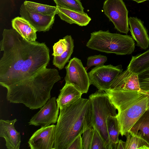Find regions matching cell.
Returning a JSON list of instances; mask_svg holds the SVG:
<instances>
[{
	"label": "cell",
	"instance_id": "cell-3",
	"mask_svg": "<svg viewBox=\"0 0 149 149\" xmlns=\"http://www.w3.org/2000/svg\"><path fill=\"white\" fill-rule=\"evenodd\" d=\"M118 111L116 116L120 134L125 136L142 115L149 109V92L128 90L105 91Z\"/></svg>",
	"mask_w": 149,
	"mask_h": 149
},
{
	"label": "cell",
	"instance_id": "cell-20",
	"mask_svg": "<svg viewBox=\"0 0 149 149\" xmlns=\"http://www.w3.org/2000/svg\"><path fill=\"white\" fill-rule=\"evenodd\" d=\"M149 143V109L140 117L129 130Z\"/></svg>",
	"mask_w": 149,
	"mask_h": 149
},
{
	"label": "cell",
	"instance_id": "cell-25",
	"mask_svg": "<svg viewBox=\"0 0 149 149\" xmlns=\"http://www.w3.org/2000/svg\"><path fill=\"white\" fill-rule=\"evenodd\" d=\"M83 143L84 149H90L94 133L91 118L85 119L83 122Z\"/></svg>",
	"mask_w": 149,
	"mask_h": 149
},
{
	"label": "cell",
	"instance_id": "cell-21",
	"mask_svg": "<svg viewBox=\"0 0 149 149\" xmlns=\"http://www.w3.org/2000/svg\"><path fill=\"white\" fill-rule=\"evenodd\" d=\"M106 123L111 149H116L120 134L117 119L115 116H109L107 118Z\"/></svg>",
	"mask_w": 149,
	"mask_h": 149
},
{
	"label": "cell",
	"instance_id": "cell-11",
	"mask_svg": "<svg viewBox=\"0 0 149 149\" xmlns=\"http://www.w3.org/2000/svg\"><path fill=\"white\" fill-rule=\"evenodd\" d=\"M56 125L41 127L32 135L28 141L31 149H54Z\"/></svg>",
	"mask_w": 149,
	"mask_h": 149
},
{
	"label": "cell",
	"instance_id": "cell-15",
	"mask_svg": "<svg viewBox=\"0 0 149 149\" xmlns=\"http://www.w3.org/2000/svg\"><path fill=\"white\" fill-rule=\"evenodd\" d=\"M128 21L132 37L136 42V45L143 49H147L149 46V36L143 22L134 17H129Z\"/></svg>",
	"mask_w": 149,
	"mask_h": 149
},
{
	"label": "cell",
	"instance_id": "cell-32",
	"mask_svg": "<svg viewBox=\"0 0 149 149\" xmlns=\"http://www.w3.org/2000/svg\"><path fill=\"white\" fill-rule=\"evenodd\" d=\"M125 142L120 140L117 144L116 149H125Z\"/></svg>",
	"mask_w": 149,
	"mask_h": 149
},
{
	"label": "cell",
	"instance_id": "cell-30",
	"mask_svg": "<svg viewBox=\"0 0 149 149\" xmlns=\"http://www.w3.org/2000/svg\"><path fill=\"white\" fill-rule=\"evenodd\" d=\"M67 48V42L64 38L60 39L53 46V52L52 55L54 56H59L65 51Z\"/></svg>",
	"mask_w": 149,
	"mask_h": 149
},
{
	"label": "cell",
	"instance_id": "cell-14",
	"mask_svg": "<svg viewBox=\"0 0 149 149\" xmlns=\"http://www.w3.org/2000/svg\"><path fill=\"white\" fill-rule=\"evenodd\" d=\"M109 90L141 91L138 74L132 72L127 68L116 77Z\"/></svg>",
	"mask_w": 149,
	"mask_h": 149
},
{
	"label": "cell",
	"instance_id": "cell-2",
	"mask_svg": "<svg viewBox=\"0 0 149 149\" xmlns=\"http://www.w3.org/2000/svg\"><path fill=\"white\" fill-rule=\"evenodd\" d=\"M61 80L57 69L46 68L6 87V99L10 103L22 104L31 109L41 108L51 98L55 84Z\"/></svg>",
	"mask_w": 149,
	"mask_h": 149
},
{
	"label": "cell",
	"instance_id": "cell-19",
	"mask_svg": "<svg viewBox=\"0 0 149 149\" xmlns=\"http://www.w3.org/2000/svg\"><path fill=\"white\" fill-rule=\"evenodd\" d=\"M127 68L139 74L149 69V49L142 54L132 56Z\"/></svg>",
	"mask_w": 149,
	"mask_h": 149
},
{
	"label": "cell",
	"instance_id": "cell-29",
	"mask_svg": "<svg viewBox=\"0 0 149 149\" xmlns=\"http://www.w3.org/2000/svg\"><path fill=\"white\" fill-rule=\"evenodd\" d=\"M141 90L149 91V69L138 74Z\"/></svg>",
	"mask_w": 149,
	"mask_h": 149
},
{
	"label": "cell",
	"instance_id": "cell-22",
	"mask_svg": "<svg viewBox=\"0 0 149 149\" xmlns=\"http://www.w3.org/2000/svg\"><path fill=\"white\" fill-rule=\"evenodd\" d=\"M23 3L26 8L28 10L41 14L55 16L57 14L58 8L37 3L26 1Z\"/></svg>",
	"mask_w": 149,
	"mask_h": 149
},
{
	"label": "cell",
	"instance_id": "cell-33",
	"mask_svg": "<svg viewBox=\"0 0 149 149\" xmlns=\"http://www.w3.org/2000/svg\"><path fill=\"white\" fill-rule=\"evenodd\" d=\"M134 1L138 3L143 2L146 1H149V0H131Z\"/></svg>",
	"mask_w": 149,
	"mask_h": 149
},
{
	"label": "cell",
	"instance_id": "cell-34",
	"mask_svg": "<svg viewBox=\"0 0 149 149\" xmlns=\"http://www.w3.org/2000/svg\"><path fill=\"white\" fill-rule=\"evenodd\" d=\"M148 92H149V91H148Z\"/></svg>",
	"mask_w": 149,
	"mask_h": 149
},
{
	"label": "cell",
	"instance_id": "cell-6",
	"mask_svg": "<svg viewBox=\"0 0 149 149\" xmlns=\"http://www.w3.org/2000/svg\"><path fill=\"white\" fill-rule=\"evenodd\" d=\"M88 99L91 103L92 125L99 132L104 141L107 149H111L107 125L109 116H116L117 109L104 91L98 90L90 95Z\"/></svg>",
	"mask_w": 149,
	"mask_h": 149
},
{
	"label": "cell",
	"instance_id": "cell-27",
	"mask_svg": "<svg viewBox=\"0 0 149 149\" xmlns=\"http://www.w3.org/2000/svg\"><path fill=\"white\" fill-rule=\"evenodd\" d=\"M94 128V133L90 149H107L102 137L96 129Z\"/></svg>",
	"mask_w": 149,
	"mask_h": 149
},
{
	"label": "cell",
	"instance_id": "cell-17",
	"mask_svg": "<svg viewBox=\"0 0 149 149\" xmlns=\"http://www.w3.org/2000/svg\"><path fill=\"white\" fill-rule=\"evenodd\" d=\"M57 8V14L60 18L70 24H75L81 26H86L91 20V17L84 12Z\"/></svg>",
	"mask_w": 149,
	"mask_h": 149
},
{
	"label": "cell",
	"instance_id": "cell-9",
	"mask_svg": "<svg viewBox=\"0 0 149 149\" xmlns=\"http://www.w3.org/2000/svg\"><path fill=\"white\" fill-rule=\"evenodd\" d=\"M65 68V83L72 85L82 94L86 93L90 84L88 73L81 61L74 57L69 61Z\"/></svg>",
	"mask_w": 149,
	"mask_h": 149
},
{
	"label": "cell",
	"instance_id": "cell-1",
	"mask_svg": "<svg viewBox=\"0 0 149 149\" xmlns=\"http://www.w3.org/2000/svg\"><path fill=\"white\" fill-rule=\"evenodd\" d=\"M0 42V85L6 88L46 68L49 50L44 43L29 42L13 28L4 29Z\"/></svg>",
	"mask_w": 149,
	"mask_h": 149
},
{
	"label": "cell",
	"instance_id": "cell-7",
	"mask_svg": "<svg viewBox=\"0 0 149 149\" xmlns=\"http://www.w3.org/2000/svg\"><path fill=\"white\" fill-rule=\"evenodd\" d=\"M103 9L115 28L121 33L127 34L130 30L128 12L123 0H106Z\"/></svg>",
	"mask_w": 149,
	"mask_h": 149
},
{
	"label": "cell",
	"instance_id": "cell-16",
	"mask_svg": "<svg viewBox=\"0 0 149 149\" xmlns=\"http://www.w3.org/2000/svg\"><path fill=\"white\" fill-rule=\"evenodd\" d=\"M82 93L73 85L65 83L56 101L59 109L69 106L81 97Z\"/></svg>",
	"mask_w": 149,
	"mask_h": 149
},
{
	"label": "cell",
	"instance_id": "cell-10",
	"mask_svg": "<svg viewBox=\"0 0 149 149\" xmlns=\"http://www.w3.org/2000/svg\"><path fill=\"white\" fill-rule=\"evenodd\" d=\"M31 118L29 125L45 127L57 122L59 108L55 97H51Z\"/></svg>",
	"mask_w": 149,
	"mask_h": 149
},
{
	"label": "cell",
	"instance_id": "cell-18",
	"mask_svg": "<svg viewBox=\"0 0 149 149\" xmlns=\"http://www.w3.org/2000/svg\"><path fill=\"white\" fill-rule=\"evenodd\" d=\"M11 23L13 28L26 40L30 42L36 41L37 31L26 20L17 17L12 20Z\"/></svg>",
	"mask_w": 149,
	"mask_h": 149
},
{
	"label": "cell",
	"instance_id": "cell-24",
	"mask_svg": "<svg viewBox=\"0 0 149 149\" xmlns=\"http://www.w3.org/2000/svg\"><path fill=\"white\" fill-rule=\"evenodd\" d=\"M126 137L125 149H149V143L141 137L129 131Z\"/></svg>",
	"mask_w": 149,
	"mask_h": 149
},
{
	"label": "cell",
	"instance_id": "cell-26",
	"mask_svg": "<svg viewBox=\"0 0 149 149\" xmlns=\"http://www.w3.org/2000/svg\"><path fill=\"white\" fill-rule=\"evenodd\" d=\"M57 7L84 12V8L80 0H53Z\"/></svg>",
	"mask_w": 149,
	"mask_h": 149
},
{
	"label": "cell",
	"instance_id": "cell-4",
	"mask_svg": "<svg viewBox=\"0 0 149 149\" xmlns=\"http://www.w3.org/2000/svg\"><path fill=\"white\" fill-rule=\"evenodd\" d=\"M91 118L89 99L81 97L68 107L60 109L55 126L54 149H67L74 139L83 132V122Z\"/></svg>",
	"mask_w": 149,
	"mask_h": 149
},
{
	"label": "cell",
	"instance_id": "cell-13",
	"mask_svg": "<svg viewBox=\"0 0 149 149\" xmlns=\"http://www.w3.org/2000/svg\"><path fill=\"white\" fill-rule=\"evenodd\" d=\"M17 120H0V136L4 138L7 148L19 149L21 142V136L15 127Z\"/></svg>",
	"mask_w": 149,
	"mask_h": 149
},
{
	"label": "cell",
	"instance_id": "cell-23",
	"mask_svg": "<svg viewBox=\"0 0 149 149\" xmlns=\"http://www.w3.org/2000/svg\"><path fill=\"white\" fill-rule=\"evenodd\" d=\"M64 38L67 42V49L61 56H54L53 60V64L59 70L63 69L66 63L68 62L74 48V40L71 36L68 35Z\"/></svg>",
	"mask_w": 149,
	"mask_h": 149
},
{
	"label": "cell",
	"instance_id": "cell-31",
	"mask_svg": "<svg viewBox=\"0 0 149 149\" xmlns=\"http://www.w3.org/2000/svg\"><path fill=\"white\" fill-rule=\"evenodd\" d=\"M81 134L77 136L70 143L67 149H84Z\"/></svg>",
	"mask_w": 149,
	"mask_h": 149
},
{
	"label": "cell",
	"instance_id": "cell-28",
	"mask_svg": "<svg viewBox=\"0 0 149 149\" xmlns=\"http://www.w3.org/2000/svg\"><path fill=\"white\" fill-rule=\"evenodd\" d=\"M107 60V56L99 54L89 56L87 58V70L93 66H97L103 64Z\"/></svg>",
	"mask_w": 149,
	"mask_h": 149
},
{
	"label": "cell",
	"instance_id": "cell-5",
	"mask_svg": "<svg viewBox=\"0 0 149 149\" xmlns=\"http://www.w3.org/2000/svg\"><path fill=\"white\" fill-rule=\"evenodd\" d=\"M86 46L92 49L107 53L125 55L131 54L135 49V42L129 35L99 30L91 33Z\"/></svg>",
	"mask_w": 149,
	"mask_h": 149
},
{
	"label": "cell",
	"instance_id": "cell-12",
	"mask_svg": "<svg viewBox=\"0 0 149 149\" xmlns=\"http://www.w3.org/2000/svg\"><path fill=\"white\" fill-rule=\"evenodd\" d=\"M19 14L21 17L33 26L37 31H48L54 23L55 16L44 15L29 11L26 8L23 3L20 6Z\"/></svg>",
	"mask_w": 149,
	"mask_h": 149
},
{
	"label": "cell",
	"instance_id": "cell-8",
	"mask_svg": "<svg viewBox=\"0 0 149 149\" xmlns=\"http://www.w3.org/2000/svg\"><path fill=\"white\" fill-rule=\"evenodd\" d=\"M123 71L121 65L96 66L88 73L90 84L93 85L99 90H109L113 82Z\"/></svg>",
	"mask_w": 149,
	"mask_h": 149
}]
</instances>
